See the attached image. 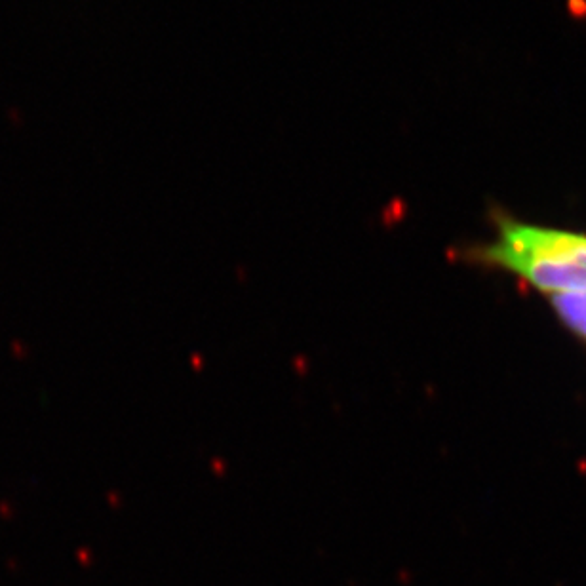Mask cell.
Listing matches in <instances>:
<instances>
[{
  "mask_svg": "<svg viewBox=\"0 0 586 586\" xmlns=\"http://www.w3.org/2000/svg\"><path fill=\"white\" fill-rule=\"evenodd\" d=\"M497 235L465 250L470 263L518 274L543 292H586V235L495 217Z\"/></svg>",
  "mask_w": 586,
  "mask_h": 586,
  "instance_id": "cell-1",
  "label": "cell"
},
{
  "mask_svg": "<svg viewBox=\"0 0 586 586\" xmlns=\"http://www.w3.org/2000/svg\"><path fill=\"white\" fill-rule=\"evenodd\" d=\"M552 305L567 328L586 341V292L552 295Z\"/></svg>",
  "mask_w": 586,
  "mask_h": 586,
  "instance_id": "cell-2",
  "label": "cell"
}]
</instances>
